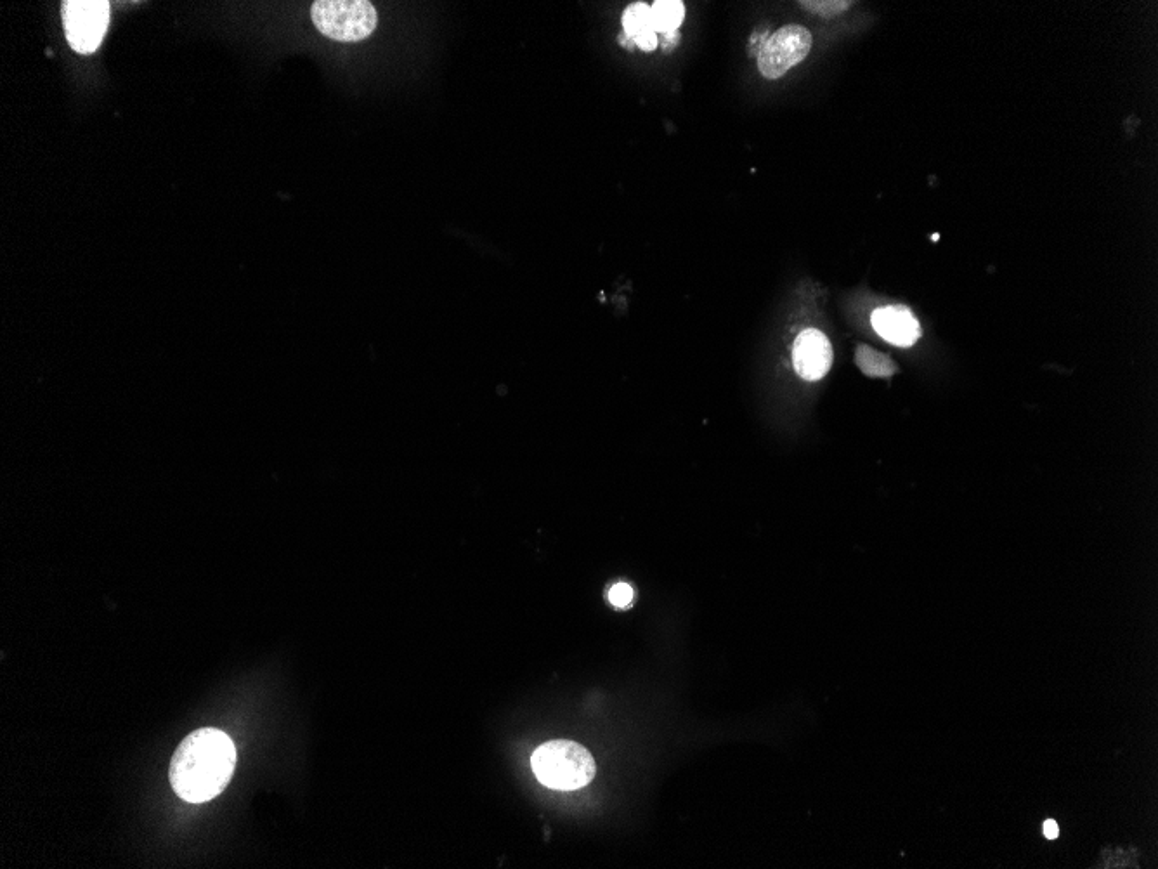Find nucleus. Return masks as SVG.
Segmentation results:
<instances>
[{"mask_svg": "<svg viewBox=\"0 0 1158 869\" xmlns=\"http://www.w3.org/2000/svg\"><path fill=\"white\" fill-rule=\"evenodd\" d=\"M236 748L226 732L203 727L191 732L170 760V785L191 804L219 797L233 778Z\"/></svg>", "mask_w": 1158, "mask_h": 869, "instance_id": "f257e3e1", "label": "nucleus"}, {"mask_svg": "<svg viewBox=\"0 0 1158 869\" xmlns=\"http://www.w3.org/2000/svg\"><path fill=\"white\" fill-rule=\"evenodd\" d=\"M534 774L553 790H579L588 785L597 772L592 753L574 741L555 739L534 752L531 758Z\"/></svg>", "mask_w": 1158, "mask_h": 869, "instance_id": "f03ea898", "label": "nucleus"}, {"mask_svg": "<svg viewBox=\"0 0 1158 869\" xmlns=\"http://www.w3.org/2000/svg\"><path fill=\"white\" fill-rule=\"evenodd\" d=\"M311 18L319 32L339 42H359L377 28V11L368 0H318Z\"/></svg>", "mask_w": 1158, "mask_h": 869, "instance_id": "7ed1b4c3", "label": "nucleus"}, {"mask_svg": "<svg viewBox=\"0 0 1158 869\" xmlns=\"http://www.w3.org/2000/svg\"><path fill=\"white\" fill-rule=\"evenodd\" d=\"M66 40L75 53L91 54L101 46L110 23L105 0H68L61 7Z\"/></svg>", "mask_w": 1158, "mask_h": 869, "instance_id": "20e7f679", "label": "nucleus"}, {"mask_svg": "<svg viewBox=\"0 0 1158 869\" xmlns=\"http://www.w3.org/2000/svg\"><path fill=\"white\" fill-rule=\"evenodd\" d=\"M812 49V33L801 25H788L772 33L758 54V70L768 80L781 79L782 75L800 65Z\"/></svg>", "mask_w": 1158, "mask_h": 869, "instance_id": "39448f33", "label": "nucleus"}, {"mask_svg": "<svg viewBox=\"0 0 1158 869\" xmlns=\"http://www.w3.org/2000/svg\"><path fill=\"white\" fill-rule=\"evenodd\" d=\"M793 363L801 379L820 380L833 365V346L820 330L808 328L794 342Z\"/></svg>", "mask_w": 1158, "mask_h": 869, "instance_id": "423d86ee", "label": "nucleus"}, {"mask_svg": "<svg viewBox=\"0 0 1158 869\" xmlns=\"http://www.w3.org/2000/svg\"><path fill=\"white\" fill-rule=\"evenodd\" d=\"M872 328L893 346L909 347L918 342L921 327L916 316L904 306L879 308L872 313Z\"/></svg>", "mask_w": 1158, "mask_h": 869, "instance_id": "0eeeda50", "label": "nucleus"}, {"mask_svg": "<svg viewBox=\"0 0 1158 869\" xmlns=\"http://www.w3.org/2000/svg\"><path fill=\"white\" fill-rule=\"evenodd\" d=\"M623 28H625L626 37L632 40L635 47H637L638 40L644 39L651 33H656L651 7L644 2H635L632 6L626 7L625 14H623Z\"/></svg>", "mask_w": 1158, "mask_h": 869, "instance_id": "6e6552de", "label": "nucleus"}, {"mask_svg": "<svg viewBox=\"0 0 1158 869\" xmlns=\"http://www.w3.org/2000/svg\"><path fill=\"white\" fill-rule=\"evenodd\" d=\"M651 9L656 33L677 32L685 18L684 2L680 0H658Z\"/></svg>", "mask_w": 1158, "mask_h": 869, "instance_id": "1a4fd4ad", "label": "nucleus"}, {"mask_svg": "<svg viewBox=\"0 0 1158 869\" xmlns=\"http://www.w3.org/2000/svg\"><path fill=\"white\" fill-rule=\"evenodd\" d=\"M855 363L869 377H890L897 373V365L886 354L874 351L869 346H859L855 353Z\"/></svg>", "mask_w": 1158, "mask_h": 869, "instance_id": "9d476101", "label": "nucleus"}, {"mask_svg": "<svg viewBox=\"0 0 1158 869\" xmlns=\"http://www.w3.org/2000/svg\"><path fill=\"white\" fill-rule=\"evenodd\" d=\"M803 9H807L810 13L819 14L824 18H833L836 14L843 13L848 7L852 6V2H843V0H815V2H800Z\"/></svg>", "mask_w": 1158, "mask_h": 869, "instance_id": "9b49d317", "label": "nucleus"}, {"mask_svg": "<svg viewBox=\"0 0 1158 869\" xmlns=\"http://www.w3.org/2000/svg\"><path fill=\"white\" fill-rule=\"evenodd\" d=\"M609 601L616 608H628L633 601V589L628 583H618L609 590Z\"/></svg>", "mask_w": 1158, "mask_h": 869, "instance_id": "f8f14e48", "label": "nucleus"}, {"mask_svg": "<svg viewBox=\"0 0 1158 869\" xmlns=\"http://www.w3.org/2000/svg\"><path fill=\"white\" fill-rule=\"evenodd\" d=\"M678 42H680L678 30L677 32L663 33V47L666 53H671L678 46Z\"/></svg>", "mask_w": 1158, "mask_h": 869, "instance_id": "ddd939ff", "label": "nucleus"}, {"mask_svg": "<svg viewBox=\"0 0 1158 869\" xmlns=\"http://www.w3.org/2000/svg\"><path fill=\"white\" fill-rule=\"evenodd\" d=\"M1042 831H1044V837L1049 838V840H1054V838H1058V835H1060V826L1049 819V821H1046L1044 826H1042Z\"/></svg>", "mask_w": 1158, "mask_h": 869, "instance_id": "4468645a", "label": "nucleus"}]
</instances>
